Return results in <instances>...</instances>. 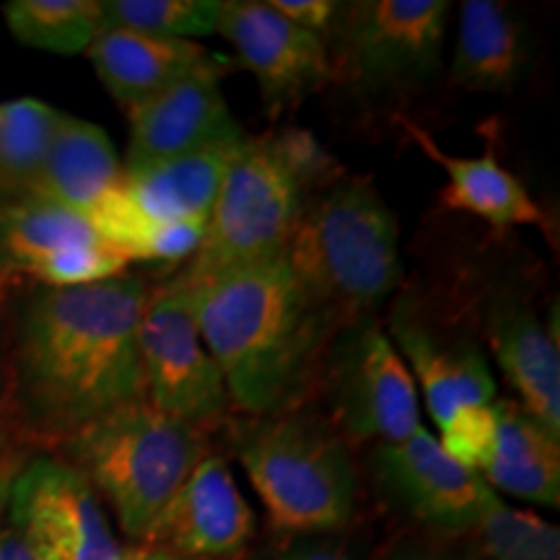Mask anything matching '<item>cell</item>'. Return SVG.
<instances>
[{"label":"cell","mask_w":560,"mask_h":560,"mask_svg":"<svg viewBox=\"0 0 560 560\" xmlns=\"http://www.w3.org/2000/svg\"><path fill=\"white\" fill-rule=\"evenodd\" d=\"M145 299L149 285L130 272L79 289L37 285L24 299L5 350V425L19 457L24 446L55 452L94 420L145 400Z\"/></svg>","instance_id":"1"},{"label":"cell","mask_w":560,"mask_h":560,"mask_svg":"<svg viewBox=\"0 0 560 560\" xmlns=\"http://www.w3.org/2000/svg\"><path fill=\"white\" fill-rule=\"evenodd\" d=\"M187 283L229 400L249 416L276 418L310 384L338 317L301 285L285 249Z\"/></svg>","instance_id":"2"},{"label":"cell","mask_w":560,"mask_h":560,"mask_svg":"<svg viewBox=\"0 0 560 560\" xmlns=\"http://www.w3.org/2000/svg\"><path fill=\"white\" fill-rule=\"evenodd\" d=\"M285 257L301 285L338 322L363 319L402 280L397 221L366 177L335 182L304 202Z\"/></svg>","instance_id":"3"},{"label":"cell","mask_w":560,"mask_h":560,"mask_svg":"<svg viewBox=\"0 0 560 560\" xmlns=\"http://www.w3.org/2000/svg\"><path fill=\"white\" fill-rule=\"evenodd\" d=\"M206 454L200 429L145 400L94 420L55 450V457L73 465L102 503H109L122 535L138 545L149 540L153 524Z\"/></svg>","instance_id":"4"},{"label":"cell","mask_w":560,"mask_h":560,"mask_svg":"<svg viewBox=\"0 0 560 560\" xmlns=\"http://www.w3.org/2000/svg\"><path fill=\"white\" fill-rule=\"evenodd\" d=\"M240 462L276 529L330 535L353 520L359 478L338 433L306 418L270 416L244 433Z\"/></svg>","instance_id":"5"},{"label":"cell","mask_w":560,"mask_h":560,"mask_svg":"<svg viewBox=\"0 0 560 560\" xmlns=\"http://www.w3.org/2000/svg\"><path fill=\"white\" fill-rule=\"evenodd\" d=\"M304 190L280 156L276 140H244L210 210L200 249L187 278H208L276 257L296 226Z\"/></svg>","instance_id":"6"},{"label":"cell","mask_w":560,"mask_h":560,"mask_svg":"<svg viewBox=\"0 0 560 560\" xmlns=\"http://www.w3.org/2000/svg\"><path fill=\"white\" fill-rule=\"evenodd\" d=\"M444 0H359L342 3L332 32V73L361 91L423 86L441 68Z\"/></svg>","instance_id":"7"},{"label":"cell","mask_w":560,"mask_h":560,"mask_svg":"<svg viewBox=\"0 0 560 560\" xmlns=\"http://www.w3.org/2000/svg\"><path fill=\"white\" fill-rule=\"evenodd\" d=\"M138 353L145 402L182 423H213L229 410L221 369L202 342L187 278L149 291L138 325Z\"/></svg>","instance_id":"8"},{"label":"cell","mask_w":560,"mask_h":560,"mask_svg":"<svg viewBox=\"0 0 560 560\" xmlns=\"http://www.w3.org/2000/svg\"><path fill=\"white\" fill-rule=\"evenodd\" d=\"M3 522L37 560H117L125 550L91 482L47 454L13 472Z\"/></svg>","instance_id":"9"},{"label":"cell","mask_w":560,"mask_h":560,"mask_svg":"<svg viewBox=\"0 0 560 560\" xmlns=\"http://www.w3.org/2000/svg\"><path fill=\"white\" fill-rule=\"evenodd\" d=\"M330 402L353 441L395 444L423 429L418 384L389 335L369 319L353 322L332 350Z\"/></svg>","instance_id":"10"},{"label":"cell","mask_w":560,"mask_h":560,"mask_svg":"<svg viewBox=\"0 0 560 560\" xmlns=\"http://www.w3.org/2000/svg\"><path fill=\"white\" fill-rule=\"evenodd\" d=\"M371 470L392 506L444 535L475 532L495 499L486 480L446 457L425 429L395 444H376Z\"/></svg>","instance_id":"11"},{"label":"cell","mask_w":560,"mask_h":560,"mask_svg":"<svg viewBox=\"0 0 560 560\" xmlns=\"http://www.w3.org/2000/svg\"><path fill=\"white\" fill-rule=\"evenodd\" d=\"M215 34L234 47L272 112L304 100L335 75L327 42L262 0H221Z\"/></svg>","instance_id":"12"},{"label":"cell","mask_w":560,"mask_h":560,"mask_svg":"<svg viewBox=\"0 0 560 560\" xmlns=\"http://www.w3.org/2000/svg\"><path fill=\"white\" fill-rule=\"evenodd\" d=\"M252 537L255 511L226 459L206 454L153 524L145 545H159L187 560H226L240 556Z\"/></svg>","instance_id":"13"},{"label":"cell","mask_w":560,"mask_h":560,"mask_svg":"<svg viewBox=\"0 0 560 560\" xmlns=\"http://www.w3.org/2000/svg\"><path fill=\"white\" fill-rule=\"evenodd\" d=\"M221 73L223 66L200 70L132 107L125 170L247 138L231 117Z\"/></svg>","instance_id":"14"},{"label":"cell","mask_w":560,"mask_h":560,"mask_svg":"<svg viewBox=\"0 0 560 560\" xmlns=\"http://www.w3.org/2000/svg\"><path fill=\"white\" fill-rule=\"evenodd\" d=\"M488 346L520 405L560 441L558 319L542 325L527 301L499 293L486 310Z\"/></svg>","instance_id":"15"},{"label":"cell","mask_w":560,"mask_h":560,"mask_svg":"<svg viewBox=\"0 0 560 560\" xmlns=\"http://www.w3.org/2000/svg\"><path fill=\"white\" fill-rule=\"evenodd\" d=\"M389 330L410 369L412 380L423 389L425 405L436 425L465 405H493L499 397L486 353L470 338L433 330L423 317L400 304L389 317Z\"/></svg>","instance_id":"16"},{"label":"cell","mask_w":560,"mask_h":560,"mask_svg":"<svg viewBox=\"0 0 560 560\" xmlns=\"http://www.w3.org/2000/svg\"><path fill=\"white\" fill-rule=\"evenodd\" d=\"M96 75L122 109L143 104L187 75L223 66L190 39H166L128 30H102L89 45Z\"/></svg>","instance_id":"17"},{"label":"cell","mask_w":560,"mask_h":560,"mask_svg":"<svg viewBox=\"0 0 560 560\" xmlns=\"http://www.w3.org/2000/svg\"><path fill=\"white\" fill-rule=\"evenodd\" d=\"M532 34L520 13L495 0H467L450 62V83L482 94H509L532 66Z\"/></svg>","instance_id":"18"},{"label":"cell","mask_w":560,"mask_h":560,"mask_svg":"<svg viewBox=\"0 0 560 560\" xmlns=\"http://www.w3.org/2000/svg\"><path fill=\"white\" fill-rule=\"evenodd\" d=\"M244 140H229L185 156L156 161L149 166L122 170V185L140 213L153 223H202L208 226L210 210Z\"/></svg>","instance_id":"19"},{"label":"cell","mask_w":560,"mask_h":560,"mask_svg":"<svg viewBox=\"0 0 560 560\" xmlns=\"http://www.w3.org/2000/svg\"><path fill=\"white\" fill-rule=\"evenodd\" d=\"M120 179L122 166L107 132L100 125L60 112L30 198L58 202L89 221L117 190Z\"/></svg>","instance_id":"20"},{"label":"cell","mask_w":560,"mask_h":560,"mask_svg":"<svg viewBox=\"0 0 560 560\" xmlns=\"http://www.w3.org/2000/svg\"><path fill=\"white\" fill-rule=\"evenodd\" d=\"M495 446L480 478L495 495L560 506V441L516 400H495Z\"/></svg>","instance_id":"21"},{"label":"cell","mask_w":560,"mask_h":560,"mask_svg":"<svg viewBox=\"0 0 560 560\" xmlns=\"http://www.w3.org/2000/svg\"><path fill=\"white\" fill-rule=\"evenodd\" d=\"M402 128L410 132L418 149L450 177V185L441 192L446 208L480 215L482 221H488L499 231L542 223L540 206L532 200L527 187L514 174L503 170L493 151H486L478 159L452 156V153L439 149V143L429 132L416 128L412 122H402Z\"/></svg>","instance_id":"22"},{"label":"cell","mask_w":560,"mask_h":560,"mask_svg":"<svg viewBox=\"0 0 560 560\" xmlns=\"http://www.w3.org/2000/svg\"><path fill=\"white\" fill-rule=\"evenodd\" d=\"M104 240L81 213L42 198H19L0 208V270L26 276L68 249ZM107 244V242H104Z\"/></svg>","instance_id":"23"},{"label":"cell","mask_w":560,"mask_h":560,"mask_svg":"<svg viewBox=\"0 0 560 560\" xmlns=\"http://www.w3.org/2000/svg\"><path fill=\"white\" fill-rule=\"evenodd\" d=\"M3 16L21 45L58 55L86 52L104 30L102 0H11Z\"/></svg>","instance_id":"24"},{"label":"cell","mask_w":560,"mask_h":560,"mask_svg":"<svg viewBox=\"0 0 560 560\" xmlns=\"http://www.w3.org/2000/svg\"><path fill=\"white\" fill-rule=\"evenodd\" d=\"M58 109L37 100L0 102V192L30 198L45 164Z\"/></svg>","instance_id":"25"},{"label":"cell","mask_w":560,"mask_h":560,"mask_svg":"<svg viewBox=\"0 0 560 560\" xmlns=\"http://www.w3.org/2000/svg\"><path fill=\"white\" fill-rule=\"evenodd\" d=\"M221 0H102L104 30H128L166 39L215 34Z\"/></svg>","instance_id":"26"},{"label":"cell","mask_w":560,"mask_h":560,"mask_svg":"<svg viewBox=\"0 0 560 560\" xmlns=\"http://www.w3.org/2000/svg\"><path fill=\"white\" fill-rule=\"evenodd\" d=\"M486 560H560V532L532 511L511 509L495 495L478 527Z\"/></svg>","instance_id":"27"},{"label":"cell","mask_w":560,"mask_h":560,"mask_svg":"<svg viewBox=\"0 0 560 560\" xmlns=\"http://www.w3.org/2000/svg\"><path fill=\"white\" fill-rule=\"evenodd\" d=\"M439 444L446 452V457L470 472L480 475L486 470L495 446V431H499L493 405L457 408L439 425Z\"/></svg>","instance_id":"28"},{"label":"cell","mask_w":560,"mask_h":560,"mask_svg":"<svg viewBox=\"0 0 560 560\" xmlns=\"http://www.w3.org/2000/svg\"><path fill=\"white\" fill-rule=\"evenodd\" d=\"M206 226L202 223L172 221V223H153L149 244H145V260L143 262H164L177 265L192 260L195 252L200 249Z\"/></svg>","instance_id":"29"},{"label":"cell","mask_w":560,"mask_h":560,"mask_svg":"<svg viewBox=\"0 0 560 560\" xmlns=\"http://www.w3.org/2000/svg\"><path fill=\"white\" fill-rule=\"evenodd\" d=\"M270 9L285 16L291 24L312 32L314 37L330 39L338 19L342 13V3L338 0H268Z\"/></svg>","instance_id":"30"},{"label":"cell","mask_w":560,"mask_h":560,"mask_svg":"<svg viewBox=\"0 0 560 560\" xmlns=\"http://www.w3.org/2000/svg\"><path fill=\"white\" fill-rule=\"evenodd\" d=\"M5 280L9 272L0 270V475H13L24 459L13 452L5 425V350H9V322H5Z\"/></svg>","instance_id":"31"},{"label":"cell","mask_w":560,"mask_h":560,"mask_svg":"<svg viewBox=\"0 0 560 560\" xmlns=\"http://www.w3.org/2000/svg\"><path fill=\"white\" fill-rule=\"evenodd\" d=\"M276 560H355V558L342 548H338V545L306 540V542L293 545L291 550L280 552Z\"/></svg>","instance_id":"32"},{"label":"cell","mask_w":560,"mask_h":560,"mask_svg":"<svg viewBox=\"0 0 560 560\" xmlns=\"http://www.w3.org/2000/svg\"><path fill=\"white\" fill-rule=\"evenodd\" d=\"M0 560H37L9 524H0Z\"/></svg>","instance_id":"33"},{"label":"cell","mask_w":560,"mask_h":560,"mask_svg":"<svg viewBox=\"0 0 560 560\" xmlns=\"http://www.w3.org/2000/svg\"><path fill=\"white\" fill-rule=\"evenodd\" d=\"M117 560H187L179 558L177 552L159 548V545H136V548H125L122 556Z\"/></svg>","instance_id":"34"},{"label":"cell","mask_w":560,"mask_h":560,"mask_svg":"<svg viewBox=\"0 0 560 560\" xmlns=\"http://www.w3.org/2000/svg\"><path fill=\"white\" fill-rule=\"evenodd\" d=\"M384 560H457L452 556H444V552H433L423 548H412V545H405V548L392 550Z\"/></svg>","instance_id":"35"},{"label":"cell","mask_w":560,"mask_h":560,"mask_svg":"<svg viewBox=\"0 0 560 560\" xmlns=\"http://www.w3.org/2000/svg\"><path fill=\"white\" fill-rule=\"evenodd\" d=\"M13 475H0V524H3L5 516V499H9V482Z\"/></svg>","instance_id":"36"}]
</instances>
